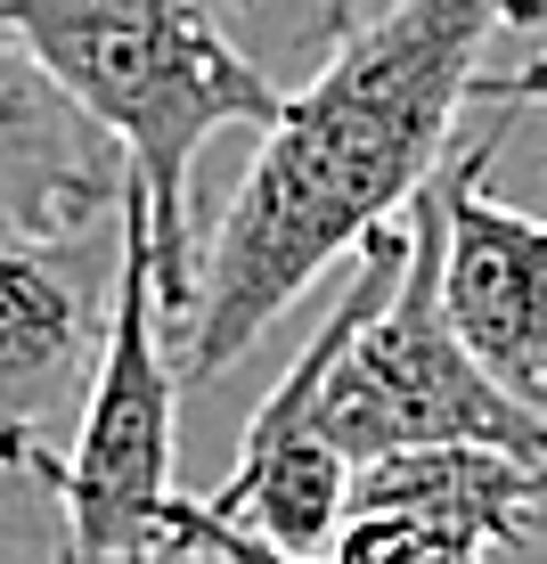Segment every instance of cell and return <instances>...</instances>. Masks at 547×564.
<instances>
[{
  "label": "cell",
  "mask_w": 547,
  "mask_h": 564,
  "mask_svg": "<svg viewBox=\"0 0 547 564\" xmlns=\"http://www.w3.org/2000/svg\"><path fill=\"white\" fill-rule=\"evenodd\" d=\"M499 25L506 0H408L401 17L327 50V66L262 131L253 172L205 238L180 384H221L319 270L360 254L441 181Z\"/></svg>",
  "instance_id": "1"
},
{
  "label": "cell",
  "mask_w": 547,
  "mask_h": 564,
  "mask_svg": "<svg viewBox=\"0 0 547 564\" xmlns=\"http://www.w3.org/2000/svg\"><path fill=\"white\" fill-rule=\"evenodd\" d=\"M123 279V213L114 229L33 238L0 229V466L25 475L42 458V425L66 401H90Z\"/></svg>",
  "instance_id": "6"
},
{
  "label": "cell",
  "mask_w": 547,
  "mask_h": 564,
  "mask_svg": "<svg viewBox=\"0 0 547 564\" xmlns=\"http://www.w3.org/2000/svg\"><path fill=\"white\" fill-rule=\"evenodd\" d=\"M401 270H408V213L360 246L351 286L327 303L319 336L303 344L295 368H286V377L270 384V401L253 410L229 482L197 499L212 523L253 532V540H270V549H286V556H336V532L351 523V458L336 451V434H327V377H336V360L368 336V319L393 303Z\"/></svg>",
  "instance_id": "5"
},
{
  "label": "cell",
  "mask_w": 547,
  "mask_h": 564,
  "mask_svg": "<svg viewBox=\"0 0 547 564\" xmlns=\"http://www.w3.org/2000/svg\"><path fill=\"white\" fill-rule=\"evenodd\" d=\"M474 90H482L491 107H523V99H539V107H547V50H539L523 74H499V83H474Z\"/></svg>",
  "instance_id": "13"
},
{
  "label": "cell",
  "mask_w": 547,
  "mask_h": 564,
  "mask_svg": "<svg viewBox=\"0 0 547 564\" xmlns=\"http://www.w3.org/2000/svg\"><path fill=\"white\" fill-rule=\"evenodd\" d=\"M164 295H155L147 205L123 197V279H114L107 352L90 377L74 451H42L25 466L50 482L66 516V564H140L164 540L172 491V425H180V360L164 352Z\"/></svg>",
  "instance_id": "3"
},
{
  "label": "cell",
  "mask_w": 547,
  "mask_h": 564,
  "mask_svg": "<svg viewBox=\"0 0 547 564\" xmlns=\"http://www.w3.org/2000/svg\"><path fill=\"white\" fill-rule=\"evenodd\" d=\"M140 564H229V556H221V549H212V540H205V532H188V523H180V516H172V508H164V540H155V549H147Z\"/></svg>",
  "instance_id": "12"
},
{
  "label": "cell",
  "mask_w": 547,
  "mask_h": 564,
  "mask_svg": "<svg viewBox=\"0 0 547 564\" xmlns=\"http://www.w3.org/2000/svg\"><path fill=\"white\" fill-rule=\"evenodd\" d=\"M172 516H180L188 532H205L229 564H327V556H286V549H270V540H253V532H229V523H212L197 499H172Z\"/></svg>",
  "instance_id": "11"
},
{
  "label": "cell",
  "mask_w": 547,
  "mask_h": 564,
  "mask_svg": "<svg viewBox=\"0 0 547 564\" xmlns=\"http://www.w3.org/2000/svg\"><path fill=\"white\" fill-rule=\"evenodd\" d=\"M327 434L351 458V475L393 451H434V442H482V451L547 466V410L515 401L449 327L434 188L408 205V270L393 303L368 319V336L327 377Z\"/></svg>",
  "instance_id": "4"
},
{
  "label": "cell",
  "mask_w": 547,
  "mask_h": 564,
  "mask_svg": "<svg viewBox=\"0 0 547 564\" xmlns=\"http://www.w3.org/2000/svg\"><path fill=\"white\" fill-rule=\"evenodd\" d=\"M506 25H547V0H506Z\"/></svg>",
  "instance_id": "14"
},
{
  "label": "cell",
  "mask_w": 547,
  "mask_h": 564,
  "mask_svg": "<svg viewBox=\"0 0 547 564\" xmlns=\"http://www.w3.org/2000/svg\"><path fill=\"white\" fill-rule=\"evenodd\" d=\"M523 107H499L474 140L449 148L441 197V303L491 377L515 401H547V221L491 197V164Z\"/></svg>",
  "instance_id": "7"
},
{
  "label": "cell",
  "mask_w": 547,
  "mask_h": 564,
  "mask_svg": "<svg viewBox=\"0 0 547 564\" xmlns=\"http://www.w3.org/2000/svg\"><path fill=\"white\" fill-rule=\"evenodd\" d=\"M238 9H303L310 25H319V42H351V33L384 25V17H401L408 0H238Z\"/></svg>",
  "instance_id": "10"
},
{
  "label": "cell",
  "mask_w": 547,
  "mask_h": 564,
  "mask_svg": "<svg viewBox=\"0 0 547 564\" xmlns=\"http://www.w3.org/2000/svg\"><path fill=\"white\" fill-rule=\"evenodd\" d=\"M327 564H482V549L466 532H449L434 516H401V508H351L336 532Z\"/></svg>",
  "instance_id": "9"
},
{
  "label": "cell",
  "mask_w": 547,
  "mask_h": 564,
  "mask_svg": "<svg viewBox=\"0 0 547 564\" xmlns=\"http://www.w3.org/2000/svg\"><path fill=\"white\" fill-rule=\"evenodd\" d=\"M0 17L66 83V99L123 148L131 197L147 205L155 295L172 327H188L197 311V229H188L197 155L221 131L278 123V83L221 33L212 0H0Z\"/></svg>",
  "instance_id": "2"
},
{
  "label": "cell",
  "mask_w": 547,
  "mask_h": 564,
  "mask_svg": "<svg viewBox=\"0 0 547 564\" xmlns=\"http://www.w3.org/2000/svg\"><path fill=\"white\" fill-rule=\"evenodd\" d=\"M131 197L123 148L66 99V83L0 17V229L83 238L107 229Z\"/></svg>",
  "instance_id": "8"
}]
</instances>
